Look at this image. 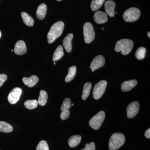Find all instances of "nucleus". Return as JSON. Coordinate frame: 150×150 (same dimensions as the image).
Wrapping results in <instances>:
<instances>
[{
    "label": "nucleus",
    "mask_w": 150,
    "mask_h": 150,
    "mask_svg": "<svg viewBox=\"0 0 150 150\" xmlns=\"http://www.w3.org/2000/svg\"><path fill=\"white\" fill-rule=\"evenodd\" d=\"M64 28V23L62 21H58L54 23L51 26L47 35L48 42L51 44L60 37Z\"/></svg>",
    "instance_id": "f257e3e1"
},
{
    "label": "nucleus",
    "mask_w": 150,
    "mask_h": 150,
    "mask_svg": "<svg viewBox=\"0 0 150 150\" xmlns=\"http://www.w3.org/2000/svg\"><path fill=\"white\" fill-rule=\"evenodd\" d=\"M134 42L129 39H121L117 41L115 44V51L117 52L121 51L123 55L129 54L134 47Z\"/></svg>",
    "instance_id": "f03ea898"
},
{
    "label": "nucleus",
    "mask_w": 150,
    "mask_h": 150,
    "mask_svg": "<svg viewBox=\"0 0 150 150\" xmlns=\"http://www.w3.org/2000/svg\"><path fill=\"white\" fill-rule=\"evenodd\" d=\"M126 139L123 134L120 133H114L110 137L108 143L110 150H117L125 143Z\"/></svg>",
    "instance_id": "7ed1b4c3"
},
{
    "label": "nucleus",
    "mask_w": 150,
    "mask_h": 150,
    "mask_svg": "<svg viewBox=\"0 0 150 150\" xmlns=\"http://www.w3.org/2000/svg\"><path fill=\"white\" fill-rule=\"evenodd\" d=\"M141 11L139 8L132 7L124 12L123 18L125 21L132 22L136 21L139 18Z\"/></svg>",
    "instance_id": "20e7f679"
},
{
    "label": "nucleus",
    "mask_w": 150,
    "mask_h": 150,
    "mask_svg": "<svg viewBox=\"0 0 150 150\" xmlns=\"http://www.w3.org/2000/svg\"><path fill=\"white\" fill-rule=\"evenodd\" d=\"M105 116L104 111H100L91 119L89 122V125L93 129L98 130L104 121Z\"/></svg>",
    "instance_id": "39448f33"
},
{
    "label": "nucleus",
    "mask_w": 150,
    "mask_h": 150,
    "mask_svg": "<svg viewBox=\"0 0 150 150\" xmlns=\"http://www.w3.org/2000/svg\"><path fill=\"white\" fill-rule=\"evenodd\" d=\"M83 35L86 43H90L94 39L95 33L93 26L90 23L86 22L85 23L83 26Z\"/></svg>",
    "instance_id": "423d86ee"
},
{
    "label": "nucleus",
    "mask_w": 150,
    "mask_h": 150,
    "mask_svg": "<svg viewBox=\"0 0 150 150\" xmlns=\"http://www.w3.org/2000/svg\"><path fill=\"white\" fill-rule=\"evenodd\" d=\"M107 85V82L105 80L100 81L95 85L93 91V96L95 99H99L102 96L105 92Z\"/></svg>",
    "instance_id": "0eeeda50"
},
{
    "label": "nucleus",
    "mask_w": 150,
    "mask_h": 150,
    "mask_svg": "<svg viewBox=\"0 0 150 150\" xmlns=\"http://www.w3.org/2000/svg\"><path fill=\"white\" fill-rule=\"evenodd\" d=\"M71 100L69 98H66L63 101L61 107L62 111L60 114V118L62 120H65L69 117L70 112L69 109L71 108Z\"/></svg>",
    "instance_id": "6e6552de"
},
{
    "label": "nucleus",
    "mask_w": 150,
    "mask_h": 150,
    "mask_svg": "<svg viewBox=\"0 0 150 150\" xmlns=\"http://www.w3.org/2000/svg\"><path fill=\"white\" fill-rule=\"evenodd\" d=\"M140 105L138 101H133L128 105L126 109L127 117L129 118H134L139 110Z\"/></svg>",
    "instance_id": "1a4fd4ad"
},
{
    "label": "nucleus",
    "mask_w": 150,
    "mask_h": 150,
    "mask_svg": "<svg viewBox=\"0 0 150 150\" xmlns=\"http://www.w3.org/2000/svg\"><path fill=\"white\" fill-rule=\"evenodd\" d=\"M21 89L18 87L15 88L8 94V99L9 102L12 104H15L20 98L22 93Z\"/></svg>",
    "instance_id": "9d476101"
},
{
    "label": "nucleus",
    "mask_w": 150,
    "mask_h": 150,
    "mask_svg": "<svg viewBox=\"0 0 150 150\" xmlns=\"http://www.w3.org/2000/svg\"><path fill=\"white\" fill-rule=\"evenodd\" d=\"M105 64V59L103 56L99 55L96 56L93 59L90 65V69L92 72L95 70L101 68Z\"/></svg>",
    "instance_id": "9b49d317"
},
{
    "label": "nucleus",
    "mask_w": 150,
    "mask_h": 150,
    "mask_svg": "<svg viewBox=\"0 0 150 150\" xmlns=\"http://www.w3.org/2000/svg\"><path fill=\"white\" fill-rule=\"evenodd\" d=\"M105 9L106 14L110 17H113L115 15V3L114 1L109 0L105 4Z\"/></svg>",
    "instance_id": "f8f14e48"
},
{
    "label": "nucleus",
    "mask_w": 150,
    "mask_h": 150,
    "mask_svg": "<svg viewBox=\"0 0 150 150\" xmlns=\"http://www.w3.org/2000/svg\"><path fill=\"white\" fill-rule=\"evenodd\" d=\"M15 54L18 55H22L27 52V48L24 41L22 40H19L15 46L14 49Z\"/></svg>",
    "instance_id": "ddd939ff"
},
{
    "label": "nucleus",
    "mask_w": 150,
    "mask_h": 150,
    "mask_svg": "<svg viewBox=\"0 0 150 150\" xmlns=\"http://www.w3.org/2000/svg\"><path fill=\"white\" fill-rule=\"evenodd\" d=\"M94 20L98 24H103L108 21L107 14L101 11H98L94 14Z\"/></svg>",
    "instance_id": "4468645a"
},
{
    "label": "nucleus",
    "mask_w": 150,
    "mask_h": 150,
    "mask_svg": "<svg viewBox=\"0 0 150 150\" xmlns=\"http://www.w3.org/2000/svg\"><path fill=\"white\" fill-rule=\"evenodd\" d=\"M138 82L136 80L125 81L123 82L121 86V89L123 92L130 91L132 88L137 85Z\"/></svg>",
    "instance_id": "2eb2a0df"
},
{
    "label": "nucleus",
    "mask_w": 150,
    "mask_h": 150,
    "mask_svg": "<svg viewBox=\"0 0 150 150\" xmlns=\"http://www.w3.org/2000/svg\"><path fill=\"white\" fill-rule=\"evenodd\" d=\"M73 37H74V35L72 33H69L67 35L63 40V46H64L65 50L68 53H69L72 49L71 41Z\"/></svg>",
    "instance_id": "dca6fc26"
},
{
    "label": "nucleus",
    "mask_w": 150,
    "mask_h": 150,
    "mask_svg": "<svg viewBox=\"0 0 150 150\" xmlns=\"http://www.w3.org/2000/svg\"><path fill=\"white\" fill-rule=\"evenodd\" d=\"M47 6L44 4H42L38 6L36 11V16L39 20H42L45 18L47 12Z\"/></svg>",
    "instance_id": "f3484780"
},
{
    "label": "nucleus",
    "mask_w": 150,
    "mask_h": 150,
    "mask_svg": "<svg viewBox=\"0 0 150 150\" xmlns=\"http://www.w3.org/2000/svg\"><path fill=\"white\" fill-rule=\"evenodd\" d=\"M22 80L25 85L29 87H32L38 82L39 79L37 76L33 75L29 78L24 77Z\"/></svg>",
    "instance_id": "a211bd4d"
},
{
    "label": "nucleus",
    "mask_w": 150,
    "mask_h": 150,
    "mask_svg": "<svg viewBox=\"0 0 150 150\" xmlns=\"http://www.w3.org/2000/svg\"><path fill=\"white\" fill-rule=\"evenodd\" d=\"M81 137L80 135H74L69 138L68 142L70 147L74 148L79 144L81 140Z\"/></svg>",
    "instance_id": "6ab92c4d"
},
{
    "label": "nucleus",
    "mask_w": 150,
    "mask_h": 150,
    "mask_svg": "<svg viewBox=\"0 0 150 150\" xmlns=\"http://www.w3.org/2000/svg\"><path fill=\"white\" fill-rule=\"evenodd\" d=\"M21 16L25 24L28 26H33L34 24V21L33 18L26 13L22 12Z\"/></svg>",
    "instance_id": "aec40b11"
},
{
    "label": "nucleus",
    "mask_w": 150,
    "mask_h": 150,
    "mask_svg": "<svg viewBox=\"0 0 150 150\" xmlns=\"http://www.w3.org/2000/svg\"><path fill=\"white\" fill-rule=\"evenodd\" d=\"M64 55V52L63 46L59 45L54 51L53 57V61L55 62L56 61H58L59 59H62Z\"/></svg>",
    "instance_id": "412c9836"
},
{
    "label": "nucleus",
    "mask_w": 150,
    "mask_h": 150,
    "mask_svg": "<svg viewBox=\"0 0 150 150\" xmlns=\"http://www.w3.org/2000/svg\"><path fill=\"white\" fill-rule=\"evenodd\" d=\"M76 66H72L70 67L68 71V74L65 78V81L66 82H69L72 80L76 76Z\"/></svg>",
    "instance_id": "4be33fe9"
},
{
    "label": "nucleus",
    "mask_w": 150,
    "mask_h": 150,
    "mask_svg": "<svg viewBox=\"0 0 150 150\" xmlns=\"http://www.w3.org/2000/svg\"><path fill=\"white\" fill-rule=\"evenodd\" d=\"M48 98V93L45 91L41 90L40 92V96L38 99V104L41 106L46 105Z\"/></svg>",
    "instance_id": "5701e85b"
},
{
    "label": "nucleus",
    "mask_w": 150,
    "mask_h": 150,
    "mask_svg": "<svg viewBox=\"0 0 150 150\" xmlns=\"http://www.w3.org/2000/svg\"><path fill=\"white\" fill-rule=\"evenodd\" d=\"M92 88V84L91 83H86L83 86V94L82 95V99L83 100H86L88 97L90 93Z\"/></svg>",
    "instance_id": "b1692460"
},
{
    "label": "nucleus",
    "mask_w": 150,
    "mask_h": 150,
    "mask_svg": "<svg viewBox=\"0 0 150 150\" xmlns=\"http://www.w3.org/2000/svg\"><path fill=\"white\" fill-rule=\"evenodd\" d=\"M13 130V128L10 124L4 121H0V132L10 133Z\"/></svg>",
    "instance_id": "393cba45"
},
{
    "label": "nucleus",
    "mask_w": 150,
    "mask_h": 150,
    "mask_svg": "<svg viewBox=\"0 0 150 150\" xmlns=\"http://www.w3.org/2000/svg\"><path fill=\"white\" fill-rule=\"evenodd\" d=\"M105 0H93L91 4V8L93 11H96L102 6Z\"/></svg>",
    "instance_id": "a878e982"
},
{
    "label": "nucleus",
    "mask_w": 150,
    "mask_h": 150,
    "mask_svg": "<svg viewBox=\"0 0 150 150\" xmlns=\"http://www.w3.org/2000/svg\"><path fill=\"white\" fill-rule=\"evenodd\" d=\"M146 49L144 47H142L138 48L135 53V56L137 59L142 60L144 59L146 55Z\"/></svg>",
    "instance_id": "bb28decb"
},
{
    "label": "nucleus",
    "mask_w": 150,
    "mask_h": 150,
    "mask_svg": "<svg viewBox=\"0 0 150 150\" xmlns=\"http://www.w3.org/2000/svg\"><path fill=\"white\" fill-rule=\"evenodd\" d=\"M24 105L28 109H33L37 108L38 102L36 100H28L24 103Z\"/></svg>",
    "instance_id": "cd10ccee"
},
{
    "label": "nucleus",
    "mask_w": 150,
    "mask_h": 150,
    "mask_svg": "<svg viewBox=\"0 0 150 150\" xmlns=\"http://www.w3.org/2000/svg\"><path fill=\"white\" fill-rule=\"evenodd\" d=\"M36 150H49V147L47 142L45 141H41L38 145Z\"/></svg>",
    "instance_id": "c85d7f7f"
},
{
    "label": "nucleus",
    "mask_w": 150,
    "mask_h": 150,
    "mask_svg": "<svg viewBox=\"0 0 150 150\" xmlns=\"http://www.w3.org/2000/svg\"><path fill=\"white\" fill-rule=\"evenodd\" d=\"M96 145L93 142H91L89 144H86L85 145V148L81 150H95Z\"/></svg>",
    "instance_id": "c756f323"
},
{
    "label": "nucleus",
    "mask_w": 150,
    "mask_h": 150,
    "mask_svg": "<svg viewBox=\"0 0 150 150\" xmlns=\"http://www.w3.org/2000/svg\"><path fill=\"white\" fill-rule=\"evenodd\" d=\"M7 76L5 74H0V87L4 84V83L7 80Z\"/></svg>",
    "instance_id": "7c9ffc66"
},
{
    "label": "nucleus",
    "mask_w": 150,
    "mask_h": 150,
    "mask_svg": "<svg viewBox=\"0 0 150 150\" xmlns=\"http://www.w3.org/2000/svg\"><path fill=\"white\" fill-rule=\"evenodd\" d=\"M145 136L146 138L147 139H149L150 138V129L149 128V129L146 130V131L145 132Z\"/></svg>",
    "instance_id": "2f4dec72"
},
{
    "label": "nucleus",
    "mask_w": 150,
    "mask_h": 150,
    "mask_svg": "<svg viewBox=\"0 0 150 150\" xmlns=\"http://www.w3.org/2000/svg\"><path fill=\"white\" fill-rule=\"evenodd\" d=\"M147 35H148V37H149V38H150V32H149V33H148Z\"/></svg>",
    "instance_id": "473e14b6"
},
{
    "label": "nucleus",
    "mask_w": 150,
    "mask_h": 150,
    "mask_svg": "<svg viewBox=\"0 0 150 150\" xmlns=\"http://www.w3.org/2000/svg\"><path fill=\"white\" fill-rule=\"evenodd\" d=\"M1 32L0 31V38H1Z\"/></svg>",
    "instance_id": "72a5a7b5"
},
{
    "label": "nucleus",
    "mask_w": 150,
    "mask_h": 150,
    "mask_svg": "<svg viewBox=\"0 0 150 150\" xmlns=\"http://www.w3.org/2000/svg\"><path fill=\"white\" fill-rule=\"evenodd\" d=\"M74 105V104H73V103H72V104H71V106H73V105Z\"/></svg>",
    "instance_id": "f704fd0d"
},
{
    "label": "nucleus",
    "mask_w": 150,
    "mask_h": 150,
    "mask_svg": "<svg viewBox=\"0 0 150 150\" xmlns=\"http://www.w3.org/2000/svg\"><path fill=\"white\" fill-rule=\"evenodd\" d=\"M56 1H62V0H56Z\"/></svg>",
    "instance_id": "c9c22d12"
},
{
    "label": "nucleus",
    "mask_w": 150,
    "mask_h": 150,
    "mask_svg": "<svg viewBox=\"0 0 150 150\" xmlns=\"http://www.w3.org/2000/svg\"><path fill=\"white\" fill-rule=\"evenodd\" d=\"M13 50H11V51H12V52H13Z\"/></svg>",
    "instance_id": "e433bc0d"
},
{
    "label": "nucleus",
    "mask_w": 150,
    "mask_h": 150,
    "mask_svg": "<svg viewBox=\"0 0 150 150\" xmlns=\"http://www.w3.org/2000/svg\"><path fill=\"white\" fill-rule=\"evenodd\" d=\"M115 14H117V12H115Z\"/></svg>",
    "instance_id": "4c0bfd02"
}]
</instances>
